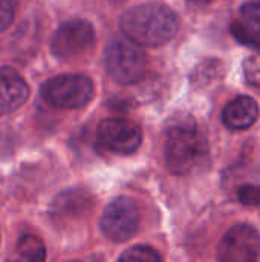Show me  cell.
<instances>
[{
    "mask_svg": "<svg viewBox=\"0 0 260 262\" xmlns=\"http://www.w3.org/2000/svg\"><path fill=\"white\" fill-rule=\"evenodd\" d=\"M164 155L175 175H192L202 170L210 160L207 138L190 117L175 118L166 135Z\"/></svg>",
    "mask_w": 260,
    "mask_h": 262,
    "instance_id": "6da1fadb",
    "label": "cell"
},
{
    "mask_svg": "<svg viewBox=\"0 0 260 262\" xmlns=\"http://www.w3.org/2000/svg\"><path fill=\"white\" fill-rule=\"evenodd\" d=\"M120 25L132 43L153 48L169 43L179 31L176 12L161 3H144L127 9Z\"/></svg>",
    "mask_w": 260,
    "mask_h": 262,
    "instance_id": "7a4b0ae2",
    "label": "cell"
},
{
    "mask_svg": "<svg viewBox=\"0 0 260 262\" xmlns=\"http://www.w3.org/2000/svg\"><path fill=\"white\" fill-rule=\"evenodd\" d=\"M93 81L83 74H63L41 86V97L57 109H78L93 97Z\"/></svg>",
    "mask_w": 260,
    "mask_h": 262,
    "instance_id": "3957f363",
    "label": "cell"
},
{
    "mask_svg": "<svg viewBox=\"0 0 260 262\" xmlns=\"http://www.w3.org/2000/svg\"><path fill=\"white\" fill-rule=\"evenodd\" d=\"M104 64L112 80L120 84H133L144 77L147 57L138 45L116 40L107 46Z\"/></svg>",
    "mask_w": 260,
    "mask_h": 262,
    "instance_id": "277c9868",
    "label": "cell"
},
{
    "mask_svg": "<svg viewBox=\"0 0 260 262\" xmlns=\"http://www.w3.org/2000/svg\"><path fill=\"white\" fill-rule=\"evenodd\" d=\"M139 224V210L136 203L127 196L112 200L104 209L100 227L106 238L115 243L127 241L135 235Z\"/></svg>",
    "mask_w": 260,
    "mask_h": 262,
    "instance_id": "5b68a950",
    "label": "cell"
},
{
    "mask_svg": "<svg viewBox=\"0 0 260 262\" xmlns=\"http://www.w3.org/2000/svg\"><path fill=\"white\" fill-rule=\"evenodd\" d=\"M95 43V29L86 20H69L52 35L51 51L57 58H74L87 52Z\"/></svg>",
    "mask_w": 260,
    "mask_h": 262,
    "instance_id": "8992f818",
    "label": "cell"
},
{
    "mask_svg": "<svg viewBox=\"0 0 260 262\" xmlns=\"http://www.w3.org/2000/svg\"><path fill=\"white\" fill-rule=\"evenodd\" d=\"M97 138L101 147L118 155H130L143 141L141 127L127 118H106L100 123Z\"/></svg>",
    "mask_w": 260,
    "mask_h": 262,
    "instance_id": "52a82bcc",
    "label": "cell"
},
{
    "mask_svg": "<svg viewBox=\"0 0 260 262\" xmlns=\"http://www.w3.org/2000/svg\"><path fill=\"white\" fill-rule=\"evenodd\" d=\"M219 262H260V235L247 224L231 227L218 249Z\"/></svg>",
    "mask_w": 260,
    "mask_h": 262,
    "instance_id": "ba28073f",
    "label": "cell"
},
{
    "mask_svg": "<svg viewBox=\"0 0 260 262\" xmlns=\"http://www.w3.org/2000/svg\"><path fill=\"white\" fill-rule=\"evenodd\" d=\"M29 98V86L12 68H0V115L11 114L21 107Z\"/></svg>",
    "mask_w": 260,
    "mask_h": 262,
    "instance_id": "9c48e42d",
    "label": "cell"
},
{
    "mask_svg": "<svg viewBox=\"0 0 260 262\" xmlns=\"http://www.w3.org/2000/svg\"><path fill=\"white\" fill-rule=\"evenodd\" d=\"M257 118H259V106L256 100L248 95L236 97L233 101H230L225 106L222 112L224 124L233 130L248 129L257 121Z\"/></svg>",
    "mask_w": 260,
    "mask_h": 262,
    "instance_id": "30bf717a",
    "label": "cell"
},
{
    "mask_svg": "<svg viewBox=\"0 0 260 262\" xmlns=\"http://www.w3.org/2000/svg\"><path fill=\"white\" fill-rule=\"evenodd\" d=\"M92 206V200L89 193L83 190H67L60 193L51 209V215L55 221L66 223L69 220H77L80 216H84Z\"/></svg>",
    "mask_w": 260,
    "mask_h": 262,
    "instance_id": "8fae6325",
    "label": "cell"
},
{
    "mask_svg": "<svg viewBox=\"0 0 260 262\" xmlns=\"http://www.w3.org/2000/svg\"><path fill=\"white\" fill-rule=\"evenodd\" d=\"M46 261V247L44 243L34 235L21 236L12 252L8 255L5 262H44Z\"/></svg>",
    "mask_w": 260,
    "mask_h": 262,
    "instance_id": "7c38bea8",
    "label": "cell"
},
{
    "mask_svg": "<svg viewBox=\"0 0 260 262\" xmlns=\"http://www.w3.org/2000/svg\"><path fill=\"white\" fill-rule=\"evenodd\" d=\"M224 75V66L219 60H205L192 74V83L195 86H204L219 80Z\"/></svg>",
    "mask_w": 260,
    "mask_h": 262,
    "instance_id": "4fadbf2b",
    "label": "cell"
},
{
    "mask_svg": "<svg viewBox=\"0 0 260 262\" xmlns=\"http://www.w3.org/2000/svg\"><path fill=\"white\" fill-rule=\"evenodd\" d=\"M238 23L253 37H260V0L248 2L239 9Z\"/></svg>",
    "mask_w": 260,
    "mask_h": 262,
    "instance_id": "5bb4252c",
    "label": "cell"
},
{
    "mask_svg": "<svg viewBox=\"0 0 260 262\" xmlns=\"http://www.w3.org/2000/svg\"><path fill=\"white\" fill-rule=\"evenodd\" d=\"M116 262H162V259L153 247L135 246L126 250Z\"/></svg>",
    "mask_w": 260,
    "mask_h": 262,
    "instance_id": "9a60e30c",
    "label": "cell"
},
{
    "mask_svg": "<svg viewBox=\"0 0 260 262\" xmlns=\"http://www.w3.org/2000/svg\"><path fill=\"white\" fill-rule=\"evenodd\" d=\"M244 74H245V80L251 86L260 88V48H257L256 52H253L250 57L245 58Z\"/></svg>",
    "mask_w": 260,
    "mask_h": 262,
    "instance_id": "2e32d148",
    "label": "cell"
},
{
    "mask_svg": "<svg viewBox=\"0 0 260 262\" xmlns=\"http://www.w3.org/2000/svg\"><path fill=\"white\" fill-rule=\"evenodd\" d=\"M238 198L244 206L248 207H260V186L245 184L239 187Z\"/></svg>",
    "mask_w": 260,
    "mask_h": 262,
    "instance_id": "e0dca14e",
    "label": "cell"
},
{
    "mask_svg": "<svg viewBox=\"0 0 260 262\" xmlns=\"http://www.w3.org/2000/svg\"><path fill=\"white\" fill-rule=\"evenodd\" d=\"M15 0H0V32L8 29L14 21Z\"/></svg>",
    "mask_w": 260,
    "mask_h": 262,
    "instance_id": "ac0fdd59",
    "label": "cell"
},
{
    "mask_svg": "<svg viewBox=\"0 0 260 262\" xmlns=\"http://www.w3.org/2000/svg\"><path fill=\"white\" fill-rule=\"evenodd\" d=\"M188 2H192V3H198V5H202V3H208V2H211V0H188Z\"/></svg>",
    "mask_w": 260,
    "mask_h": 262,
    "instance_id": "d6986e66",
    "label": "cell"
},
{
    "mask_svg": "<svg viewBox=\"0 0 260 262\" xmlns=\"http://www.w3.org/2000/svg\"><path fill=\"white\" fill-rule=\"evenodd\" d=\"M72 262H78V261H72Z\"/></svg>",
    "mask_w": 260,
    "mask_h": 262,
    "instance_id": "ffe728a7",
    "label": "cell"
}]
</instances>
